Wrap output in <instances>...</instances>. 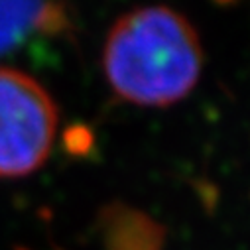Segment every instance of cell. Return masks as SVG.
Segmentation results:
<instances>
[{"mask_svg": "<svg viewBox=\"0 0 250 250\" xmlns=\"http://www.w3.org/2000/svg\"><path fill=\"white\" fill-rule=\"evenodd\" d=\"M57 106L32 75L0 65V177L40 169L55 140Z\"/></svg>", "mask_w": 250, "mask_h": 250, "instance_id": "cell-2", "label": "cell"}, {"mask_svg": "<svg viewBox=\"0 0 250 250\" xmlns=\"http://www.w3.org/2000/svg\"><path fill=\"white\" fill-rule=\"evenodd\" d=\"M67 26L69 18L55 0H0V55L36 34H61Z\"/></svg>", "mask_w": 250, "mask_h": 250, "instance_id": "cell-3", "label": "cell"}, {"mask_svg": "<svg viewBox=\"0 0 250 250\" xmlns=\"http://www.w3.org/2000/svg\"><path fill=\"white\" fill-rule=\"evenodd\" d=\"M97 227L104 250H164L166 244V229L156 219L120 201L101 209Z\"/></svg>", "mask_w": 250, "mask_h": 250, "instance_id": "cell-4", "label": "cell"}, {"mask_svg": "<svg viewBox=\"0 0 250 250\" xmlns=\"http://www.w3.org/2000/svg\"><path fill=\"white\" fill-rule=\"evenodd\" d=\"M103 69L112 93L140 106L185 99L203 71V47L193 24L169 6L122 14L106 34Z\"/></svg>", "mask_w": 250, "mask_h": 250, "instance_id": "cell-1", "label": "cell"}]
</instances>
